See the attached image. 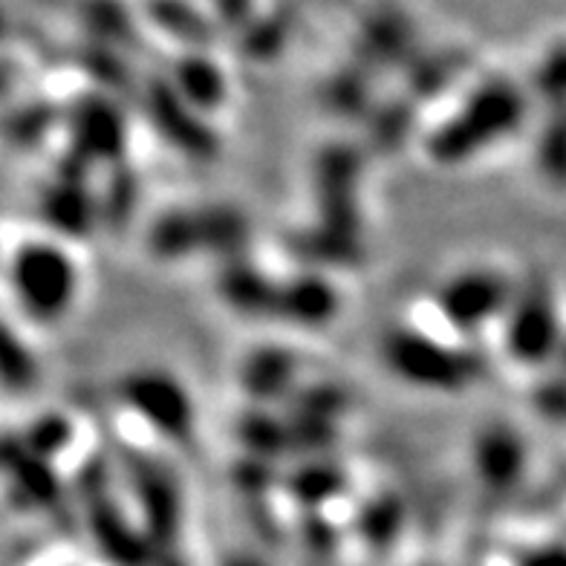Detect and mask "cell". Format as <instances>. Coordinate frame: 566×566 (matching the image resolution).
Returning <instances> with one entry per match:
<instances>
[{"mask_svg":"<svg viewBox=\"0 0 566 566\" xmlns=\"http://www.w3.org/2000/svg\"><path fill=\"white\" fill-rule=\"evenodd\" d=\"M503 295L497 283L492 277H465V281L454 283L448 292V313L460 318V315H489Z\"/></svg>","mask_w":566,"mask_h":566,"instance_id":"7a4b0ae2","label":"cell"},{"mask_svg":"<svg viewBox=\"0 0 566 566\" xmlns=\"http://www.w3.org/2000/svg\"><path fill=\"white\" fill-rule=\"evenodd\" d=\"M9 286L27 318L55 324L73 310L78 295V269L55 243L27 240L9 261Z\"/></svg>","mask_w":566,"mask_h":566,"instance_id":"6da1fadb","label":"cell"}]
</instances>
